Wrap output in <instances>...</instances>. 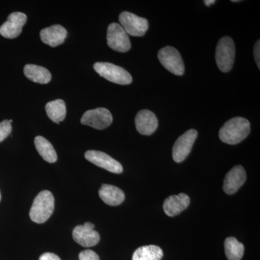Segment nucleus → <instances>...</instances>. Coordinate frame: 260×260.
<instances>
[{
    "label": "nucleus",
    "mask_w": 260,
    "mask_h": 260,
    "mask_svg": "<svg viewBox=\"0 0 260 260\" xmlns=\"http://www.w3.org/2000/svg\"><path fill=\"white\" fill-rule=\"evenodd\" d=\"M12 132V124L6 119L0 123V143L6 139Z\"/></svg>",
    "instance_id": "obj_23"
},
{
    "label": "nucleus",
    "mask_w": 260,
    "mask_h": 260,
    "mask_svg": "<svg viewBox=\"0 0 260 260\" xmlns=\"http://www.w3.org/2000/svg\"><path fill=\"white\" fill-rule=\"evenodd\" d=\"M204 3L205 5H207V6H210V5L215 4V3H216V1H215V0H206Z\"/></svg>",
    "instance_id": "obj_27"
},
{
    "label": "nucleus",
    "mask_w": 260,
    "mask_h": 260,
    "mask_svg": "<svg viewBox=\"0 0 260 260\" xmlns=\"http://www.w3.org/2000/svg\"><path fill=\"white\" fill-rule=\"evenodd\" d=\"M45 109L49 119L56 124H59L65 119L67 110L64 101L57 99L49 102L46 105Z\"/></svg>",
    "instance_id": "obj_20"
},
{
    "label": "nucleus",
    "mask_w": 260,
    "mask_h": 260,
    "mask_svg": "<svg viewBox=\"0 0 260 260\" xmlns=\"http://www.w3.org/2000/svg\"><path fill=\"white\" fill-rule=\"evenodd\" d=\"M73 237L75 242L84 247L95 246L100 241V235L96 231L83 225H77L73 229Z\"/></svg>",
    "instance_id": "obj_16"
},
{
    "label": "nucleus",
    "mask_w": 260,
    "mask_h": 260,
    "mask_svg": "<svg viewBox=\"0 0 260 260\" xmlns=\"http://www.w3.org/2000/svg\"><path fill=\"white\" fill-rule=\"evenodd\" d=\"M93 68L98 74L112 83L129 85L133 82L131 75L126 70L112 63L96 62Z\"/></svg>",
    "instance_id": "obj_4"
},
{
    "label": "nucleus",
    "mask_w": 260,
    "mask_h": 260,
    "mask_svg": "<svg viewBox=\"0 0 260 260\" xmlns=\"http://www.w3.org/2000/svg\"><path fill=\"white\" fill-rule=\"evenodd\" d=\"M84 226L89 228V229H94V228H95V225H94V224L91 223H89V222H87V223H85L84 224Z\"/></svg>",
    "instance_id": "obj_28"
},
{
    "label": "nucleus",
    "mask_w": 260,
    "mask_h": 260,
    "mask_svg": "<svg viewBox=\"0 0 260 260\" xmlns=\"http://www.w3.org/2000/svg\"><path fill=\"white\" fill-rule=\"evenodd\" d=\"M198 135L197 130L191 129L187 130L185 133L178 138L174 143L172 150V156L174 161L181 162L187 158L194 144Z\"/></svg>",
    "instance_id": "obj_9"
},
{
    "label": "nucleus",
    "mask_w": 260,
    "mask_h": 260,
    "mask_svg": "<svg viewBox=\"0 0 260 260\" xmlns=\"http://www.w3.org/2000/svg\"><path fill=\"white\" fill-rule=\"evenodd\" d=\"M164 252L158 246L148 245L140 246L135 251L133 260H160Z\"/></svg>",
    "instance_id": "obj_21"
},
{
    "label": "nucleus",
    "mask_w": 260,
    "mask_h": 260,
    "mask_svg": "<svg viewBox=\"0 0 260 260\" xmlns=\"http://www.w3.org/2000/svg\"><path fill=\"white\" fill-rule=\"evenodd\" d=\"M246 174L242 166L232 168L225 175L223 181V190L228 194H234L245 183Z\"/></svg>",
    "instance_id": "obj_12"
},
{
    "label": "nucleus",
    "mask_w": 260,
    "mask_h": 260,
    "mask_svg": "<svg viewBox=\"0 0 260 260\" xmlns=\"http://www.w3.org/2000/svg\"><path fill=\"white\" fill-rule=\"evenodd\" d=\"M67 36L68 31L60 25H51L43 29L40 32L41 40L51 47H56L63 44Z\"/></svg>",
    "instance_id": "obj_15"
},
{
    "label": "nucleus",
    "mask_w": 260,
    "mask_h": 260,
    "mask_svg": "<svg viewBox=\"0 0 260 260\" xmlns=\"http://www.w3.org/2000/svg\"><path fill=\"white\" fill-rule=\"evenodd\" d=\"M224 246H225V253L228 259H242L244 253V246L236 238H227L224 243Z\"/></svg>",
    "instance_id": "obj_22"
},
{
    "label": "nucleus",
    "mask_w": 260,
    "mask_h": 260,
    "mask_svg": "<svg viewBox=\"0 0 260 260\" xmlns=\"http://www.w3.org/2000/svg\"><path fill=\"white\" fill-rule=\"evenodd\" d=\"M39 260H61V259L54 253L46 252L40 256Z\"/></svg>",
    "instance_id": "obj_26"
},
{
    "label": "nucleus",
    "mask_w": 260,
    "mask_h": 260,
    "mask_svg": "<svg viewBox=\"0 0 260 260\" xmlns=\"http://www.w3.org/2000/svg\"><path fill=\"white\" fill-rule=\"evenodd\" d=\"M254 59H255L256 64L258 68L260 69V42L258 40L256 42L254 48Z\"/></svg>",
    "instance_id": "obj_25"
},
{
    "label": "nucleus",
    "mask_w": 260,
    "mask_h": 260,
    "mask_svg": "<svg viewBox=\"0 0 260 260\" xmlns=\"http://www.w3.org/2000/svg\"><path fill=\"white\" fill-rule=\"evenodd\" d=\"M112 121V113L105 108H97L87 111L80 119V122L83 125L90 126L99 130L106 129L111 125Z\"/></svg>",
    "instance_id": "obj_8"
},
{
    "label": "nucleus",
    "mask_w": 260,
    "mask_h": 260,
    "mask_svg": "<svg viewBox=\"0 0 260 260\" xmlns=\"http://www.w3.org/2000/svg\"><path fill=\"white\" fill-rule=\"evenodd\" d=\"M27 22L26 15L15 12L8 16V20L0 27V34L7 39H13L19 37Z\"/></svg>",
    "instance_id": "obj_11"
},
{
    "label": "nucleus",
    "mask_w": 260,
    "mask_h": 260,
    "mask_svg": "<svg viewBox=\"0 0 260 260\" xmlns=\"http://www.w3.org/2000/svg\"><path fill=\"white\" fill-rule=\"evenodd\" d=\"M54 210V198L48 190L41 191L34 199L30 210V218L37 223H44L50 218Z\"/></svg>",
    "instance_id": "obj_2"
},
{
    "label": "nucleus",
    "mask_w": 260,
    "mask_h": 260,
    "mask_svg": "<svg viewBox=\"0 0 260 260\" xmlns=\"http://www.w3.org/2000/svg\"><path fill=\"white\" fill-rule=\"evenodd\" d=\"M235 59V45L232 38L224 37L219 40L215 51V60L219 70L229 73L232 69Z\"/></svg>",
    "instance_id": "obj_3"
},
{
    "label": "nucleus",
    "mask_w": 260,
    "mask_h": 260,
    "mask_svg": "<svg viewBox=\"0 0 260 260\" xmlns=\"http://www.w3.org/2000/svg\"><path fill=\"white\" fill-rule=\"evenodd\" d=\"M85 158L94 165L106 169L108 172L114 174H121L123 172V167L120 162L102 151L88 150L85 152Z\"/></svg>",
    "instance_id": "obj_10"
},
{
    "label": "nucleus",
    "mask_w": 260,
    "mask_h": 260,
    "mask_svg": "<svg viewBox=\"0 0 260 260\" xmlns=\"http://www.w3.org/2000/svg\"><path fill=\"white\" fill-rule=\"evenodd\" d=\"M135 121L137 130L143 135L153 134L158 126V119L155 114L147 109L140 111L135 117Z\"/></svg>",
    "instance_id": "obj_13"
},
{
    "label": "nucleus",
    "mask_w": 260,
    "mask_h": 260,
    "mask_svg": "<svg viewBox=\"0 0 260 260\" xmlns=\"http://www.w3.org/2000/svg\"><path fill=\"white\" fill-rule=\"evenodd\" d=\"M250 123L243 117H234L226 121L219 131V138L223 143L236 145L243 141L250 133Z\"/></svg>",
    "instance_id": "obj_1"
},
{
    "label": "nucleus",
    "mask_w": 260,
    "mask_h": 260,
    "mask_svg": "<svg viewBox=\"0 0 260 260\" xmlns=\"http://www.w3.org/2000/svg\"><path fill=\"white\" fill-rule=\"evenodd\" d=\"M36 148L39 152V155L48 162H55L57 160V155L54 147L50 142L42 136L36 137L34 140Z\"/></svg>",
    "instance_id": "obj_19"
},
{
    "label": "nucleus",
    "mask_w": 260,
    "mask_h": 260,
    "mask_svg": "<svg viewBox=\"0 0 260 260\" xmlns=\"http://www.w3.org/2000/svg\"><path fill=\"white\" fill-rule=\"evenodd\" d=\"M24 75L28 79L37 83L47 84L51 80V75L49 70L35 64L25 65Z\"/></svg>",
    "instance_id": "obj_18"
},
{
    "label": "nucleus",
    "mask_w": 260,
    "mask_h": 260,
    "mask_svg": "<svg viewBox=\"0 0 260 260\" xmlns=\"http://www.w3.org/2000/svg\"><path fill=\"white\" fill-rule=\"evenodd\" d=\"M158 58L162 66L170 73L176 75L184 74V62H183L180 53L175 48L172 47L162 48L158 51Z\"/></svg>",
    "instance_id": "obj_6"
},
{
    "label": "nucleus",
    "mask_w": 260,
    "mask_h": 260,
    "mask_svg": "<svg viewBox=\"0 0 260 260\" xmlns=\"http://www.w3.org/2000/svg\"><path fill=\"white\" fill-rule=\"evenodd\" d=\"M108 46L118 52H126L131 48L129 35L119 24L113 23L108 27Z\"/></svg>",
    "instance_id": "obj_7"
},
{
    "label": "nucleus",
    "mask_w": 260,
    "mask_h": 260,
    "mask_svg": "<svg viewBox=\"0 0 260 260\" xmlns=\"http://www.w3.org/2000/svg\"><path fill=\"white\" fill-rule=\"evenodd\" d=\"M119 20L121 26L128 35L132 37H143L148 29V21L147 19L138 15L123 12L119 15Z\"/></svg>",
    "instance_id": "obj_5"
},
{
    "label": "nucleus",
    "mask_w": 260,
    "mask_h": 260,
    "mask_svg": "<svg viewBox=\"0 0 260 260\" xmlns=\"http://www.w3.org/2000/svg\"><path fill=\"white\" fill-rule=\"evenodd\" d=\"M80 260H100L99 255L95 251L87 249L82 251L79 254Z\"/></svg>",
    "instance_id": "obj_24"
},
{
    "label": "nucleus",
    "mask_w": 260,
    "mask_h": 260,
    "mask_svg": "<svg viewBox=\"0 0 260 260\" xmlns=\"http://www.w3.org/2000/svg\"><path fill=\"white\" fill-rule=\"evenodd\" d=\"M0 200H1V193H0Z\"/></svg>",
    "instance_id": "obj_29"
},
{
    "label": "nucleus",
    "mask_w": 260,
    "mask_h": 260,
    "mask_svg": "<svg viewBox=\"0 0 260 260\" xmlns=\"http://www.w3.org/2000/svg\"><path fill=\"white\" fill-rule=\"evenodd\" d=\"M99 194L101 199L110 206H117L121 204L125 198L124 191L110 184H103L99 189Z\"/></svg>",
    "instance_id": "obj_17"
},
{
    "label": "nucleus",
    "mask_w": 260,
    "mask_h": 260,
    "mask_svg": "<svg viewBox=\"0 0 260 260\" xmlns=\"http://www.w3.org/2000/svg\"><path fill=\"white\" fill-rule=\"evenodd\" d=\"M190 204V199L187 194L181 193L172 195L165 200L164 210L168 216L174 217L186 209Z\"/></svg>",
    "instance_id": "obj_14"
}]
</instances>
